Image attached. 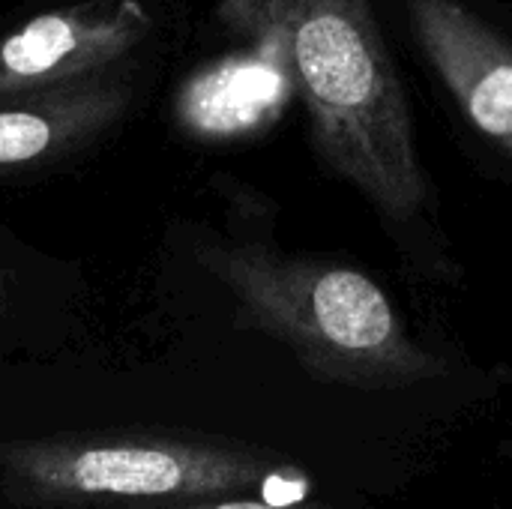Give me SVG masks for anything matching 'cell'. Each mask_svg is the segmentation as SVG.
<instances>
[{"label":"cell","instance_id":"cell-1","mask_svg":"<svg viewBox=\"0 0 512 509\" xmlns=\"http://www.w3.org/2000/svg\"><path fill=\"white\" fill-rule=\"evenodd\" d=\"M216 15L291 69L333 174L387 219L411 222L426 210L414 114L372 0H216Z\"/></svg>","mask_w":512,"mask_h":509},{"label":"cell","instance_id":"cell-2","mask_svg":"<svg viewBox=\"0 0 512 509\" xmlns=\"http://www.w3.org/2000/svg\"><path fill=\"white\" fill-rule=\"evenodd\" d=\"M201 267L219 279L255 327L297 345L318 363L417 375L426 357L408 345L390 297L366 273L264 243H198Z\"/></svg>","mask_w":512,"mask_h":509},{"label":"cell","instance_id":"cell-3","mask_svg":"<svg viewBox=\"0 0 512 509\" xmlns=\"http://www.w3.org/2000/svg\"><path fill=\"white\" fill-rule=\"evenodd\" d=\"M0 477L24 504H90L198 495L243 474L216 450L120 432L3 444Z\"/></svg>","mask_w":512,"mask_h":509},{"label":"cell","instance_id":"cell-4","mask_svg":"<svg viewBox=\"0 0 512 509\" xmlns=\"http://www.w3.org/2000/svg\"><path fill=\"white\" fill-rule=\"evenodd\" d=\"M153 30L141 0H84L48 9L0 39V96L105 75Z\"/></svg>","mask_w":512,"mask_h":509},{"label":"cell","instance_id":"cell-5","mask_svg":"<svg viewBox=\"0 0 512 509\" xmlns=\"http://www.w3.org/2000/svg\"><path fill=\"white\" fill-rule=\"evenodd\" d=\"M411 33L474 129L512 159V45L459 0H405Z\"/></svg>","mask_w":512,"mask_h":509},{"label":"cell","instance_id":"cell-6","mask_svg":"<svg viewBox=\"0 0 512 509\" xmlns=\"http://www.w3.org/2000/svg\"><path fill=\"white\" fill-rule=\"evenodd\" d=\"M129 84L96 75L0 96V174L48 165L108 132L129 108Z\"/></svg>","mask_w":512,"mask_h":509},{"label":"cell","instance_id":"cell-7","mask_svg":"<svg viewBox=\"0 0 512 509\" xmlns=\"http://www.w3.org/2000/svg\"><path fill=\"white\" fill-rule=\"evenodd\" d=\"M0 297H3V288H0Z\"/></svg>","mask_w":512,"mask_h":509}]
</instances>
